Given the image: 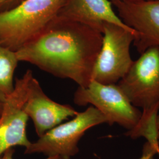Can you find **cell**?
Listing matches in <instances>:
<instances>
[{"label": "cell", "instance_id": "obj_1", "mask_svg": "<svg viewBox=\"0 0 159 159\" xmlns=\"http://www.w3.org/2000/svg\"><path fill=\"white\" fill-rule=\"evenodd\" d=\"M102 33L80 23L56 18L40 35L16 52L30 63L61 79L87 87L102 46Z\"/></svg>", "mask_w": 159, "mask_h": 159}, {"label": "cell", "instance_id": "obj_2", "mask_svg": "<svg viewBox=\"0 0 159 159\" xmlns=\"http://www.w3.org/2000/svg\"><path fill=\"white\" fill-rule=\"evenodd\" d=\"M67 0H24L0 12V44L17 52L40 35Z\"/></svg>", "mask_w": 159, "mask_h": 159}, {"label": "cell", "instance_id": "obj_3", "mask_svg": "<svg viewBox=\"0 0 159 159\" xmlns=\"http://www.w3.org/2000/svg\"><path fill=\"white\" fill-rule=\"evenodd\" d=\"M108 124V120L97 108L90 106L78 112L73 119L48 131L25 148V154H43L47 157L71 159L79 152V143L85 131L96 125Z\"/></svg>", "mask_w": 159, "mask_h": 159}, {"label": "cell", "instance_id": "obj_4", "mask_svg": "<svg viewBox=\"0 0 159 159\" xmlns=\"http://www.w3.org/2000/svg\"><path fill=\"white\" fill-rule=\"evenodd\" d=\"M102 42L92 74V80L103 84H117L129 71L134 60L131 44L136 33L111 23H104Z\"/></svg>", "mask_w": 159, "mask_h": 159}, {"label": "cell", "instance_id": "obj_5", "mask_svg": "<svg viewBox=\"0 0 159 159\" xmlns=\"http://www.w3.org/2000/svg\"><path fill=\"white\" fill-rule=\"evenodd\" d=\"M73 101L79 106L91 104L107 117L109 125L116 123L128 131L136 127L142 114L117 84H103L92 80L87 87H78Z\"/></svg>", "mask_w": 159, "mask_h": 159}, {"label": "cell", "instance_id": "obj_6", "mask_svg": "<svg viewBox=\"0 0 159 159\" xmlns=\"http://www.w3.org/2000/svg\"><path fill=\"white\" fill-rule=\"evenodd\" d=\"M117 84L137 108L159 106V47L142 53Z\"/></svg>", "mask_w": 159, "mask_h": 159}, {"label": "cell", "instance_id": "obj_7", "mask_svg": "<svg viewBox=\"0 0 159 159\" xmlns=\"http://www.w3.org/2000/svg\"><path fill=\"white\" fill-rule=\"evenodd\" d=\"M33 76L28 70L22 77L17 78L14 89L3 102L0 115V157L6 151L16 146L29 147L31 142L27 136L29 117L24 111L29 81Z\"/></svg>", "mask_w": 159, "mask_h": 159}, {"label": "cell", "instance_id": "obj_8", "mask_svg": "<svg viewBox=\"0 0 159 159\" xmlns=\"http://www.w3.org/2000/svg\"><path fill=\"white\" fill-rule=\"evenodd\" d=\"M121 20L136 36L133 42L141 54L159 47V0H110Z\"/></svg>", "mask_w": 159, "mask_h": 159}, {"label": "cell", "instance_id": "obj_9", "mask_svg": "<svg viewBox=\"0 0 159 159\" xmlns=\"http://www.w3.org/2000/svg\"><path fill=\"white\" fill-rule=\"evenodd\" d=\"M24 111L32 120L39 137L78 113L71 106L52 100L43 91L34 76L29 81Z\"/></svg>", "mask_w": 159, "mask_h": 159}, {"label": "cell", "instance_id": "obj_10", "mask_svg": "<svg viewBox=\"0 0 159 159\" xmlns=\"http://www.w3.org/2000/svg\"><path fill=\"white\" fill-rule=\"evenodd\" d=\"M56 18L80 23L101 33L104 23L113 24L134 31L121 20L110 0H67Z\"/></svg>", "mask_w": 159, "mask_h": 159}, {"label": "cell", "instance_id": "obj_11", "mask_svg": "<svg viewBox=\"0 0 159 159\" xmlns=\"http://www.w3.org/2000/svg\"><path fill=\"white\" fill-rule=\"evenodd\" d=\"M19 62L16 52L0 44V102H4L14 89V75Z\"/></svg>", "mask_w": 159, "mask_h": 159}, {"label": "cell", "instance_id": "obj_12", "mask_svg": "<svg viewBox=\"0 0 159 159\" xmlns=\"http://www.w3.org/2000/svg\"><path fill=\"white\" fill-rule=\"evenodd\" d=\"M159 110V106L152 108L143 109L141 118L136 127L125 134L132 139L144 137L148 142L159 148L157 140L156 121Z\"/></svg>", "mask_w": 159, "mask_h": 159}, {"label": "cell", "instance_id": "obj_13", "mask_svg": "<svg viewBox=\"0 0 159 159\" xmlns=\"http://www.w3.org/2000/svg\"><path fill=\"white\" fill-rule=\"evenodd\" d=\"M157 154H159V148L147 142L144 144L142 155L139 159H153L154 156Z\"/></svg>", "mask_w": 159, "mask_h": 159}, {"label": "cell", "instance_id": "obj_14", "mask_svg": "<svg viewBox=\"0 0 159 159\" xmlns=\"http://www.w3.org/2000/svg\"><path fill=\"white\" fill-rule=\"evenodd\" d=\"M24 0H0V12L12 9Z\"/></svg>", "mask_w": 159, "mask_h": 159}, {"label": "cell", "instance_id": "obj_15", "mask_svg": "<svg viewBox=\"0 0 159 159\" xmlns=\"http://www.w3.org/2000/svg\"><path fill=\"white\" fill-rule=\"evenodd\" d=\"M15 152V150L12 148L7 150L2 155L0 159H14V154ZM44 159H62L59 157H47Z\"/></svg>", "mask_w": 159, "mask_h": 159}, {"label": "cell", "instance_id": "obj_16", "mask_svg": "<svg viewBox=\"0 0 159 159\" xmlns=\"http://www.w3.org/2000/svg\"><path fill=\"white\" fill-rule=\"evenodd\" d=\"M156 127H157V140L159 143V114L157 117V121H156Z\"/></svg>", "mask_w": 159, "mask_h": 159}, {"label": "cell", "instance_id": "obj_17", "mask_svg": "<svg viewBox=\"0 0 159 159\" xmlns=\"http://www.w3.org/2000/svg\"><path fill=\"white\" fill-rule=\"evenodd\" d=\"M2 108H3V102H0V115L1 114V112H2Z\"/></svg>", "mask_w": 159, "mask_h": 159}, {"label": "cell", "instance_id": "obj_18", "mask_svg": "<svg viewBox=\"0 0 159 159\" xmlns=\"http://www.w3.org/2000/svg\"><path fill=\"white\" fill-rule=\"evenodd\" d=\"M129 1H147V0H129Z\"/></svg>", "mask_w": 159, "mask_h": 159}]
</instances>
